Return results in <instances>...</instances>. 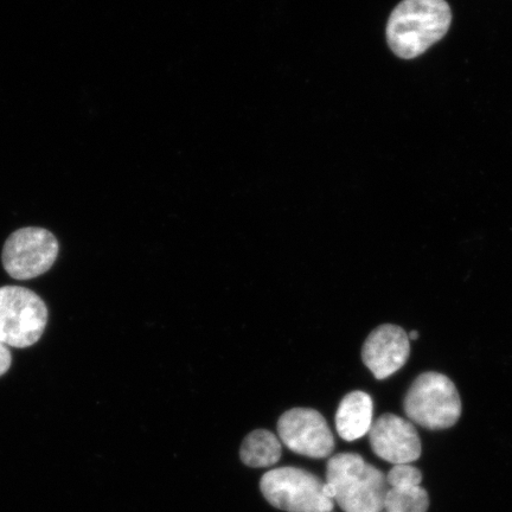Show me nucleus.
Instances as JSON below:
<instances>
[{"label": "nucleus", "mask_w": 512, "mask_h": 512, "mask_svg": "<svg viewBox=\"0 0 512 512\" xmlns=\"http://www.w3.org/2000/svg\"><path fill=\"white\" fill-rule=\"evenodd\" d=\"M371 450L393 465L412 464L421 457L422 447L413 422L395 414H383L369 431Z\"/></svg>", "instance_id": "6e6552de"}, {"label": "nucleus", "mask_w": 512, "mask_h": 512, "mask_svg": "<svg viewBox=\"0 0 512 512\" xmlns=\"http://www.w3.org/2000/svg\"><path fill=\"white\" fill-rule=\"evenodd\" d=\"M387 476L357 453H339L326 466L325 492L344 512H382Z\"/></svg>", "instance_id": "f03ea898"}, {"label": "nucleus", "mask_w": 512, "mask_h": 512, "mask_svg": "<svg viewBox=\"0 0 512 512\" xmlns=\"http://www.w3.org/2000/svg\"><path fill=\"white\" fill-rule=\"evenodd\" d=\"M277 428L280 440L300 456L323 459L335 450V439L328 422L315 409H290L281 415Z\"/></svg>", "instance_id": "0eeeda50"}, {"label": "nucleus", "mask_w": 512, "mask_h": 512, "mask_svg": "<svg viewBox=\"0 0 512 512\" xmlns=\"http://www.w3.org/2000/svg\"><path fill=\"white\" fill-rule=\"evenodd\" d=\"M389 488H406V486H419L422 482V473L411 464L394 465L387 475Z\"/></svg>", "instance_id": "ddd939ff"}, {"label": "nucleus", "mask_w": 512, "mask_h": 512, "mask_svg": "<svg viewBox=\"0 0 512 512\" xmlns=\"http://www.w3.org/2000/svg\"><path fill=\"white\" fill-rule=\"evenodd\" d=\"M409 341H415V339L419 338V332L418 331H411L408 334Z\"/></svg>", "instance_id": "2eb2a0df"}, {"label": "nucleus", "mask_w": 512, "mask_h": 512, "mask_svg": "<svg viewBox=\"0 0 512 512\" xmlns=\"http://www.w3.org/2000/svg\"><path fill=\"white\" fill-rule=\"evenodd\" d=\"M260 490L274 508L286 512H332L334 499L325 492V483L298 467H279L261 478Z\"/></svg>", "instance_id": "20e7f679"}, {"label": "nucleus", "mask_w": 512, "mask_h": 512, "mask_svg": "<svg viewBox=\"0 0 512 512\" xmlns=\"http://www.w3.org/2000/svg\"><path fill=\"white\" fill-rule=\"evenodd\" d=\"M430 509V496L419 486L389 488L384 501L386 512H427Z\"/></svg>", "instance_id": "f8f14e48"}, {"label": "nucleus", "mask_w": 512, "mask_h": 512, "mask_svg": "<svg viewBox=\"0 0 512 512\" xmlns=\"http://www.w3.org/2000/svg\"><path fill=\"white\" fill-rule=\"evenodd\" d=\"M411 355V343L398 325L384 324L376 328L362 348V360L377 380H384L399 371Z\"/></svg>", "instance_id": "1a4fd4ad"}, {"label": "nucleus", "mask_w": 512, "mask_h": 512, "mask_svg": "<svg viewBox=\"0 0 512 512\" xmlns=\"http://www.w3.org/2000/svg\"><path fill=\"white\" fill-rule=\"evenodd\" d=\"M451 22L446 0H402L387 24L389 47L401 59H415L447 34Z\"/></svg>", "instance_id": "f257e3e1"}, {"label": "nucleus", "mask_w": 512, "mask_h": 512, "mask_svg": "<svg viewBox=\"0 0 512 512\" xmlns=\"http://www.w3.org/2000/svg\"><path fill=\"white\" fill-rule=\"evenodd\" d=\"M59 242L49 230L37 227L17 230L6 240L3 265L11 278L29 280L40 277L55 264Z\"/></svg>", "instance_id": "423d86ee"}, {"label": "nucleus", "mask_w": 512, "mask_h": 512, "mask_svg": "<svg viewBox=\"0 0 512 512\" xmlns=\"http://www.w3.org/2000/svg\"><path fill=\"white\" fill-rule=\"evenodd\" d=\"M407 418L430 431L447 430L462 415V400L454 383L434 371L421 374L403 402Z\"/></svg>", "instance_id": "7ed1b4c3"}, {"label": "nucleus", "mask_w": 512, "mask_h": 512, "mask_svg": "<svg viewBox=\"0 0 512 512\" xmlns=\"http://www.w3.org/2000/svg\"><path fill=\"white\" fill-rule=\"evenodd\" d=\"M47 323V305L38 294L25 287H0V341L29 348L40 341Z\"/></svg>", "instance_id": "39448f33"}, {"label": "nucleus", "mask_w": 512, "mask_h": 512, "mask_svg": "<svg viewBox=\"0 0 512 512\" xmlns=\"http://www.w3.org/2000/svg\"><path fill=\"white\" fill-rule=\"evenodd\" d=\"M374 403L370 395L356 390L345 395L336 413L339 437L355 441L367 435L373 426Z\"/></svg>", "instance_id": "9d476101"}, {"label": "nucleus", "mask_w": 512, "mask_h": 512, "mask_svg": "<svg viewBox=\"0 0 512 512\" xmlns=\"http://www.w3.org/2000/svg\"><path fill=\"white\" fill-rule=\"evenodd\" d=\"M11 362L12 356L8 345L0 341V376L8 373Z\"/></svg>", "instance_id": "4468645a"}, {"label": "nucleus", "mask_w": 512, "mask_h": 512, "mask_svg": "<svg viewBox=\"0 0 512 512\" xmlns=\"http://www.w3.org/2000/svg\"><path fill=\"white\" fill-rule=\"evenodd\" d=\"M281 453H283V447L279 438L267 430L249 433L240 448L242 463L256 469L277 464Z\"/></svg>", "instance_id": "9b49d317"}]
</instances>
